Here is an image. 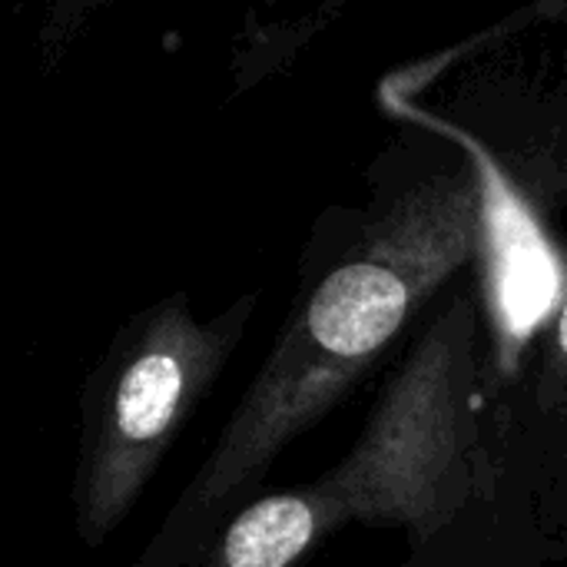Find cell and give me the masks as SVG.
Listing matches in <instances>:
<instances>
[{"instance_id":"obj_1","label":"cell","mask_w":567,"mask_h":567,"mask_svg":"<svg viewBox=\"0 0 567 567\" xmlns=\"http://www.w3.org/2000/svg\"><path fill=\"white\" fill-rule=\"evenodd\" d=\"M478 262L475 169L465 163L405 189L289 312L259 375L136 567L196 565L223 525L249 505V492L282 449L379 362L455 272Z\"/></svg>"},{"instance_id":"obj_2","label":"cell","mask_w":567,"mask_h":567,"mask_svg":"<svg viewBox=\"0 0 567 567\" xmlns=\"http://www.w3.org/2000/svg\"><path fill=\"white\" fill-rule=\"evenodd\" d=\"M478 412V302L462 292L389 379L349 458L252 498L193 567H296L352 522L432 542L488 482Z\"/></svg>"},{"instance_id":"obj_3","label":"cell","mask_w":567,"mask_h":567,"mask_svg":"<svg viewBox=\"0 0 567 567\" xmlns=\"http://www.w3.org/2000/svg\"><path fill=\"white\" fill-rule=\"evenodd\" d=\"M256 292L199 319L186 292L140 312L113 342L86 405L73 472V532L96 548L133 512L169 445L236 352Z\"/></svg>"},{"instance_id":"obj_4","label":"cell","mask_w":567,"mask_h":567,"mask_svg":"<svg viewBox=\"0 0 567 567\" xmlns=\"http://www.w3.org/2000/svg\"><path fill=\"white\" fill-rule=\"evenodd\" d=\"M379 100L389 113L412 120L415 126L435 130L445 140H455L465 150V163L475 169L482 193V306L492 329L495 369L502 379H515L522 372L525 352L535 336L551 326L561 296H565L567 269L551 246L538 213L515 186L498 156L475 140L468 130L415 106L409 93H402L392 80L382 83Z\"/></svg>"},{"instance_id":"obj_5","label":"cell","mask_w":567,"mask_h":567,"mask_svg":"<svg viewBox=\"0 0 567 567\" xmlns=\"http://www.w3.org/2000/svg\"><path fill=\"white\" fill-rule=\"evenodd\" d=\"M538 405L555 422L565 425L567 432V282L561 306L551 319L548 346L542 355V375H538Z\"/></svg>"}]
</instances>
